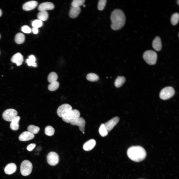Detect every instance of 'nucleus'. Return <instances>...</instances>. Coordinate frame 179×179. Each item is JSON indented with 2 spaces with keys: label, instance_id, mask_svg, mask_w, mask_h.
Segmentation results:
<instances>
[{
  "label": "nucleus",
  "instance_id": "f257e3e1",
  "mask_svg": "<svg viewBox=\"0 0 179 179\" xmlns=\"http://www.w3.org/2000/svg\"><path fill=\"white\" fill-rule=\"evenodd\" d=\"M111 28L114 30L120 29L124 26L126 17L123 12L119 9H116L112 12L110 16Z\"/></svg>",
  "mask_w": 179,
  "mask_h": 179
},
{
  "label": "nucleus",
  "instance_id": "f03ea898",
  "mask_svg": "<svg viewBox=\"0 0 179 179\" xmlns=\"http://www.w3.org/2000/svg\"><path fill=\"white\" fill-rule=\"evenodd\" d=\"M128 157L132 160L139 162L145 158L146 153L145 149L140 146H134L130 147L127 151Z\"/></svg>",
  "mask_w": 179,
  "mask_h": 179
},
{
  "label": "nucleus",
  "instance_id": "7ed1b4c3",
  "mask_svg": "<svg viewBox=\"0 0 179 179\" xmlns=\"http://www.w3.org/2000/svg\"><path fill=\"white\" fill-rule=\"evenodd\" d=\"M157 57V54L156 52L151 50L146 51L143 55L144 60L150 65H154L156 63Z\"/></svg>",
  "mask_w": 179,
  "mask_h": 179
},
{
  "label": "nucleus",
  "instance_id": "20e7f679",
  "mask_svg": "<svg viewBox=\"0 0 179 179\" xmlns=\"http://www.w3.org/2000/svg\"><path fill=\"white\" fill-rule=\"evenodd\" d=\"M32 164L30 161L27 160L23 161L20 166V170L21 174L24 176L29 175L32 172Z\"/></svg>",
  "mask_w": 179,
  "mask_h": 179
},
{
  "label": "nucleus",
  "instance_id": "39448f33",
  "mask_svg": "<svg viewBox=\"0 0 179 179\" xmlns=\"http://www.w3.org/2000/svg\"><path fill=\"white\" fill-rule=\"evenodd\" d=\"M174 89L171 87L164 88L160 91L159 94L160 98L163 100L168 99L173 97L175 93Z\"/></svg>",
  "mask_w": 179,
  "mask_h": 179
},
{
  "label": "nucleus",
  "instance_id": "423d86ee",
  "mask_svg": "<svg viewBox=\"0 0 179 179\" xmlns=\"http://www.w3.org/2000/svg\"><path fill=\"white\" fill-rule=\"evenodd\" d=\"M80 113L77 109L72 110L62 118L64 122L71 123L75 120L80 117Z\"/></svg>",
  "mask_w": 179,
  "mask_h": 179
},
{
  "label": "nucleus",
  "instance_id": "0eeeda50",
  "mask_svg": "<svg viewBox=\"0 0 179 179\" xmlns=\"http://www.w3.org/2000/svg\"><path fill=\"white\" fill-rule=\"evenodd\" d=\"M18 113L15 110L9 109L5 110L3 112L2 117L5 120L11 122L17 116Z\"/></svg>",
  "mask_w": 179,
  "mask_h": 179
},
{
  "label": "nucleus",
  "instance_id": "6e6552de",
  "mask_svg": "<svg viewBox=\"0 0 179 179\" xmlns=\"http://www.w3.org/2000/svg\"><path fill=\"white\" fill-rule=\"evenodd\" d=\"M72 110V107L70 105L68 104H64L58 107L57 113L59 117L62 118Z\"/></svg>",
  "mask_w": 179,
  "mask_h": 179
},
{
  "label": "nucleus",
  "instance_id": "1a4fd4ad",
  "mask_svg": "<svg viewBox=\"0 0 179 179\" xmlns=\"http://www.w3.org/2000/svg\"><path fill=\"white\" fill-rule=\"evenodd\" d=\"M48 163L50 165L54 166L57 165L59 161L58 155L54 152H51L48 154L47 156Z\"/></svg>",
  "mask_w": 179,
  "mask_h": 179
},
{
  "label": "nucleus",
  "instance_id": "9d476101",
  "mask_svg": "<svg viewBox=\"0 0 179 179\" xmlns=\"http://www.w3.org/2000/svg\"><path fill=\"white\" fill-rule=\"evenodd\" d=\"M119 118L116 117L104 124L105 127L108 132H110L119 122Z\"/></svg>",
  "mask_w": 179,
  "mask_h": 179
},
{
  "label": "nucleus",
  "instance_id": "9b49d317",
  "mask_svg": "<svg viewBox=\"0 0 179 179\" xmlns=\"http://www.w3.org/2000/svg\"><path fill=\"white\" fill-rule=\"evenodd\" d=\"M70 124L72 125L78 126L81 131L84 132L86 121L82 117H79L74 121L70 123Z\"/></svg>",
  "mask_w": 179,
  "mask_h": 179
},
{
  "label": "nucleus",
  "instance_id": "f8f14e48",
  "mask_svg": "<svg viewBox=\"0 0 179 179\" xmlns=\"http://www.w3.org/2000/svg\"><path fill=\"white\" fill-rule=\"evenodd\" d=\"M11 62L16 64L17 66L21 65L23 61V56L20 52H18L13 55L11 59Z\"/></svg>",
  "mask_w": 179,
  "mask_h": 179
},
{
  "label": "nucleus",
  "instance_id": "ddd939ff",
  "mask_svg": "<svg viewBox=\"0 0 179 179\" xmlns=\"http://www.w3.org/2000/svg\"><path fill=\"white\" fill-rule=\"evenodd\" d=\"M34 134L28 131H26L21 133L19 137V139L22 141H26L33 139Z\"/></svg>",
  "mask_w": 179,
  "mask_h": 179
},
{
  "label": "nucleus",
  "instance_id": "4468645a",
  "mask_svg": "<svg viewBox=\"0 0 179 179\" xmlns=\"http://www.w3.org/2000/svg\"><path fill=\"white\" fill-rule=\"evenodd\" d=\"M54 8V5L52 3L47 2L42 3L39 5L38 9L40 11H46L53 9Z\"/></svg>",
  "mask_w": 179,
  "mask_h": 179
},
{
  "label": "nucleus",
  "instance_id": "2eb2a0df",
  "mask_svg": "<svg viewBox=\"0 0 179 179\" xmlns=\"http://www.w3.org/2000/svg\"><path fill=\"white\" fill-rule=\"evenodd\" d=\"M38 4V2L36 1H29L23 4V9L26 11H30L34 9L37 6Z\"/></svg>",
  "mask_w": 179,
  "mask_h": 179
},
{
  "label": "nucleus",
  "instance_id": "dca6fc26",
  "mask_svg": "<svg viewBox=\"0 0 179 179\" xmlns=\"http://www.w3.org/2000/svg\"><path fill=\"white\" fill-rule=\"evenodd\" d=\"M16 166L13 163H10L6 165L4 169L5 173L7 175H11L14 173L16 170Z\"/></svg>",
  "mask_w": 179,
  "mask_h": 179
},
{
  "label": "nucleus",
  "instance_id": "f3484780",
  "mask_svg": "<svg viewBox=\"0 0 179 179\" xmlns=\"http://www.w3.org/2000/svg\"><path fill=\"white\" fill-rule=\"evenodd\" d=\"M162 44L160 38L158 36H156L152 43V46L156 51H160L162 48Z\"/></svg>",
  "mask_w": 179,
  "mask_h": 179
},
{
  "label": "nucleus",
  "instance_id": "a211bd4d",
  "mask_svg": "<svg viewBox=\"0 0 179 179\" xmlns=\"http://www.w3.org/2000/svg\"><path fill=\"white\" fill-rule=\"evenodd\" d=\"M96 144L95 140L90 139L85 142L83 145V149L85 151H89L93 149Z\"/></svg>",
  "mask_w": 179,
  "mask_h": 179
},
{
  "label": "nucleus",
  "instance_id": "6ab92c4d",
  "mask_svg": "<svg viewBox=\"0 0 179 179\" xmlns=\"http://www.w3.org/2000/svg\"><path fill=\"white\" fill-rule=\"evenodd\" d=\"M81 11L80 7L72 6L69 12V16L71 18H75L77 17Z\"/></svg>",
  "mask_w": 179,
  "mask_h": 179
},
{
  "label": "nucleus",
  "instance_id": "aec40b11",
  "mask_svg": "<svg viewBox=\"0 0 179 179\" xmlns=\"http://www.w3.org/2000/svg\"><path fill=\"white\" fill-rule=\"evenodd\" d=\"M20 117L17 116L11 122L10 127V129L14 131L17 130L19 128V122Z\"/></svg>",
  "mask_w": 179,
  "mask_h": 179
},
{
  "label": "nucleus",
  "instance_id": "412c9836",
  "mask_svg": "<svg viewBox=\"0 0 179 179\" xmlns=\"http://www.w3.org/2000/svg\"><path fill=\"white\" fill-rule=\"evenodd\" d=\"M125 81L126 78L124 77L118 76L114 82L115 86L116 88H119L123 85Z\"/></svg>",
  "mask_w": 179,
  "mask_h": 179
},
{
  "label": "nucleus",
  "instance_id": "4be33fe9",
  "mask_svg": "<svg viewBox=\"0 0 179 179\" xmlns=\"http://www.w3.org/2000/svg\"><path fill=\"white\" fill-rule=\"evenodd\" d=\"M36 58L34 56L31 55L29 56L28 58L26 60V62L29 66L36 67L37 65L36 62Z\"/></svg>",
  "mask_w": 179,
  "mask_h": 179
},
{
  "label": "nucleus",
  "instance_id": "5701e85b",
  "mask_svg": "<svg viewBox=\"0 0 179 179\" xmlns=\"http://www.w3.org/2000/svg\"><path fill=\"white\" fill-rule=\"evenodd\" d=\"M25 40L24 35L23 33H17L15 37V41L17 44H21L23 43Z\"/></svg>",
  "mask_w": 179,
  "mask_h": 179
},
{
  "label": "nucleus",
  "instance_id": "b1692460",
  "mask_svg": "<svg viewBox=\"0 0 179 179\" xmlns=\"http://www.w3.org/2000/svg\"><path fill=\"white\" fill-rule=\"evenodd\" d=\"M48 16V13L46 11H40L38 13L37 17L38 19L42 21H45L47 20Z\"/></svg>",
  "mask_w": 179,
  "mask_h": 179
},
{
  "label": "nucleus",
  "instance_id": "393cba45",
  "mask_svg": "<svg viewBox=\"0 0 179 179\" xmlns=\"http://www.w3.org/2000/svg\"><path fill=\"white\" fill-rule=\"evenodd\" d=\"M58 78L57 74L55 72H51L48 75L47 80L50 83L57 81Z\"/></svg>",
  "mask_w": 179,
  "mask_h": 179
},
{
  "label": "nucleus",
  "instance_id": "a878e982",
  "mask_svg": "<svg viewBox=\"0 0 179 179\" xmlns=\"http://www.w3.org/2000/svg\"><path fill=\"white\" fill-rule=\"evenodd\" d=\"M87 80L91 82H95L99 79L98 76L95 74L90 73L88 74L86 76Z\"/></svg>",
  "mask_w": 179,
  "mask_h": 179
},
{
  "label": "nucleus",
  "instance_id": "bb28decb",
  "mask_svg": "<svg viewBox=\"0 0 179 179\" xmlns=\"http://www.w3.org/2000/svg\"><path fill=\"white\" fill-rule=\"evenodd\" d=\"M28 131L33 134H36L38 133L40 130V128L38 127L33 125H30L27 128Z\"/></svg>",
  "mask_w": 179,
  "mask_h": 179
},
{
  "label": "nucleus",
  "instance_id": "cd10ccee",
  "mask_svg": "<svg viewBox=\"0 0 179 179\" xmlns=\"http://www.w3.org/2000/svg\"><path fill=\"white\" fill-rule=\"evenodd\" d=\"M179 19V14L178 13L176 12L173 14L171 16V21L173 25H175L178 23Z\"/></svg>",
  "mask_w": 179,
  "mask_h": 179
},
{
  "label": "nucleus",
  "instance_id": "c85d7f7f",
  "mask_svg": "<svg viewBox=\"0 0 179 179\" xmlns=\"http://www.w3.org/2000/svg\"><path fill=\"white\" fill-rule=\"evenodd\" d=\"M99 132L100 135L102 137H105L108 135V132L105 127L104 124H102L100 125L99 129Z\"/></svg>",
  "mask_w": 179,
  "mask_h": 179
},
{
  "label": "nucleus",
  "instance_id": "c756f323",
  "mask_svg": "<svg viewBox=\"0 0 179 179\" xmlns=\"http://www.w3.org/2000/svg\"><path fill=\"white\" fill-rule=\"evenodd\" d=\"M54 129L50 126H47L45 128V133L47 135L51 136L54 134Z\"/></svg>",
  "mask_w": 179,
  "mask_h": 179
},
{
  "label": "nucleus",
  "instance_id": "7c9ffc66",
  "mask_svg": "<svg viewBox=\"0 0 179 179\" xmlns=\"http://www.w3.org/2000/svg\"><path fill=\"white\" fill-rule=\"evenodd\" d=\"M59 85V83L56 81L50 83L48 86V89L50 91H54L58 89Z\"/></svg>",
  "mask_w": 179,
  "mask_h": 179
},
{
  "label": "nucleus",
  "instance_id": "2f4dec72",
  "mask_svg": "<svg viewBox=\"0 0 179 179\" xmlns=\"http://www.w3.org/2000/svg\"><path fill=\"white\" fill-rule=\"evenodd\" d=\"M85 0H74L72 3V7H80L85 2Z\"/></svg>",
  "mask_w": 179,
  "mask_h": 179
},
{
  "label": "nucleus",
  "instance_id": "473e14b6",
  "mask_svg": "<svg viewBox=\"0 0 179 179\" xmlns=\"http://www.w3.org/2000/svg\"><path fill=\"white\" fill-rule=\"evenodd\" d=\"M43 25L42 21L38 19L33 21L32 23V25L33 27L37 28L41 27Z\"/></svg>",
  "mask_w": 179,
  "mask_h": 179
},
{
  "label": "nucleus",
  "instance_id": "72a5a7b5",
  "mask_svg": "<svg viewBox=\"0 0 179 179\" xmlns=\"http://www.w3.org/2000/svg\"><path fill=\"white\" fill-rule=\"evenodd\" d=\"M107 0H99L98 2V9L100 10H102L105 6Z\"/></svg>",
  "mask_w": 179,
  "mask_h": 179
},
{
  "label": "nucleus",
  "instance_id": "f704fd0d",
  "mask_svg": "<svg viewBox=\"0 0 179 179\" xmlns=\"http://www.w3.org/2000/svg\"><path fill=\"white\" fill-rule=\"evenodd\" d=\"M21 31L23 32L29 33L31 32V29L28 26L25 25L22 26L21 28Z\"/></svg>",
  "mask_w": 179,
  "mask_h": 179
},
{
  "label": "nucleus",
  "instance_id": "c9c22d12",
  "mask_svg": "<svg viewBox=\"0 0 179 179\" xmlns=\"http://www.w3.org/2000/svg\"><path fill=\"white\" fill-rule=\"evenodd\" d=\"M36 145V144L35 143H31L28 145L26 148L27 150L31 151L33 150Z\"/></svg>",
  "mask_w": 179,
  "mask_h": 179
},
{
  "label": "nucleus",
  "instance_id": "e433bc0d",
  "mask_svg": "<svg viewBox=\"0 0 179 179\" xmlns=\"http://www.w3.org/2000/svg\"><path fill=\"white\" fill-rule=\"evenodd\" d=\"M31 31H32V32L34 34H37L39 32V30L38 28L34 27H33L32 28V29L31 30Z\"/></svg>",
  "mask_w": 179,
  "mask_h": 179
},
{
  "label": "nucleus",
  "instance_id": "4c0bfd02",
  "mask_svg": "<svg viewBox=\"0 0 179 179\" xmlns=\"http://www.w3.org/2000/svg\"><path fill=\"white\" fill-rule=\"evenodd\" d=\"M2 14V11L0 9V17L1 16Z\"/></svg>",
  "mask_w": 179,
  "mask_h": 179
},
{
  "label": "nucleus",
  "instance_id": "58836bf2",
  "mask_svg": "<svg viewBox=\"0 0 179 179\" xmlns=\"http://www.w3.org/2000/svg\"><path fill=\"white\" fill-rule=\"evenodd\" d=\"M177 3L178 5L179 4V0H178L177 1Z\"/></svg>",
  "mask_w": 179,
  "mask_h": 179
},
{
  "label": "nucleus",
  "instance_id": "ea45409f",
  "mask_svg": "<svg viewBox=\"0 0 179 179\" xmlns=\"http://www.w3.org/2000/svg\"><path fill=\"white\" fill-rule=\"evenodd\" d=\"M85 6H86V5H84V4L83 5V7H85Z\"/></svg>",
  "mask_w": 179,
  "mask_h": 179
},
{
  "label": "nucleus",
  "instance_id": "a19ab883",
  "mask_svg": "<svg viewBox=\"0 0 179 179\" xmlns=\"http://www.w3.org/2000/svg\"><path fill=\"white\" fill-rule=\"evenodd\" d=\"M83 134H84V133H85V132H83Z\"/></svg>",
  "mask_w": 179,
  "mask_h": 179
},
{
  "label": "nucleus",
  "instance_id": "79ce46f5",
  "mask_svg": "<svg viewBox=\"0 0 179 179\" xmlns=\"http://www.w3.org/2000/svg\"></svg>",
  "mask_w": 179,
  "mask_h": 179
}]
</instances>
